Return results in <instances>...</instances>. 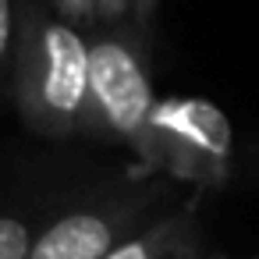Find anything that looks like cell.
Instances as JSON below:
<instances>
[{"instance_id":"obj_1","label":"cell","mask_w":259,"mask_h":259,"mask_svg":"<svg viewBox=\"0 0 259 259\" xmlns=\"http://www.w3.org/2000/svg\"><path fill=\"white\" fill-rule=\"evenodd\" d=\"M234 163V128L227 114L199 96L160 100L153 114V167L181 181L220 188Z\"/></svg>"},{"instance_id":"obj_2","label":"cell","mask_w":259,"mask_h":259,"mask_svg":"<svg viewBox=\"0 0 259 259\" xmlns=\"http://www.w3.org/2000/svg\"><path fill=\"white\" fill-rule=\"evenodd\" d=\"M89 103L103 124L153 167V114L160 100L153 96V82L135 47L114 36L89 43Z\"/></svg>"},{"instance_id":"obj_3","label":"cell","mask_w":259,"mask_h":259,"mask_svg":"<svg viewBox=\"0 0 259 259\" xmlns=\"http://www.w3.org/2000/svg\"><path fill=\"white\" fill-rule=\"evenodd\" d=\"M36 100L54 128H71L89 103V43L64 22L39 29Z\"/></svg>"},{"instance_id":"obj_4","label":"cell","mask_w":259,"mask_h":259,"mask_svg":"<svg viewBox=\"0 0 259 259\" xmlns=\"http://www.w3.org/2000/svg\"><path fill=\"white\" fill-rule=\"evenodd\" d=\"M117 245V224L103 213H71L50 224L36 241L29 259H103Z\"/></svg>"},{"instance_id":"obj_5","label":"cell","mask_w":259,"mask_h":259,"mask_svg":"<svg viewBox=\"0 0 259 259\" xmlns=\"http://www.w3.org/2000/svg\"><path fill=\"white\" fill-rule=\"evenodd\" d=\"M103 259H206L195 209L188 206V209L153 224L149 231L117 241Z\"/></svg>"},{"instance_id":"obj_6","label":"cell","mask_w":259,"mask_h":259,"mask_svg":"<svg viewBox=\"0 0 259 259\" xmlns=\"http://www.w3.org/2000/svg\"><path fill=\"white\" fill-rule=\"evenodd\" d=\"M32 238L25 220L18 217H0V259H29Z\"/></svg>"},{"instance_id":"obj_7","label":"cell","mask_w":259,"mask_h":259,"mask_svg":"<svg viewBox=\"0 0 259 259\" xmlns=\"http://www.w3.org/2000/svg\"><path fill=\"white\" fill-rule=\"evenodd\" d=\"M11 43V0H0V57L8 54Z\"/></svg>"},{"instance_id":"obj_8","label":"cell","mask_w":259,"mask_h":259,"mask_svg":"<svg viewBox=\"0 0 259 259\" xmlns=\"http://www.w3.org/2000/svg\"><path fill=\"white\" fill-rule=\"evenodd\" d=\"M128 8H132V0H96V11L103 18H121Z\"/></svg>"},{"instance_id":"obj_9","label":"cell","mask_w":259,"mask_h":259,"mask_svg":"<svg viewBox=\"0 0 259 259\" xmlns=\"http://www.w3.org/2000/svg\"><path fill=\"white\" fill-rule=\"evenodd\" d=\"M64 8H71L75 15H89L93 8H96V0H61Z\"/></svg>"},{"instance_id":"obj_10","label":"cell","mask_w":259,"mask_h":259,"mask_svg":"<svg viewBox=\"0 0 259 259\" xmlns=\"http://www.w3.org/2000/svg\"><path fill=\"white\" fill-rule=\"evenodd\" d=\"M132 8H135L139 22H146V18L153 15V8H156V0H132Z\"/></svg>"},{"instance_id":"obj_11","label":"cell","mask_w":259,"mask_h":259,"mask_svg":"<svg viewBox=\"0 0 259 259\" xmlns=\"http://www.w3.org/2000/svg\"><path fill=\"white\" fill-rule=\"evenodd\" d=\"M206 259H234V255H206ZM259 259V255H255Z\"/></svg>"}]
</instances>
